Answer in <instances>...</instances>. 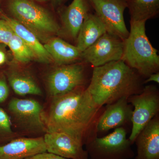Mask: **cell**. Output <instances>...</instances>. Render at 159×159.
I'll return each mask as SVG.
<instances>
[{
	"instance_id": "7402d4cb",
	"label": "cell",
	"mask_w": 159,
	"mask_h": 159,
	"mask_svg": "<svg viewBox=\"0 0 159 159\" xmlns=\"http://www.w3.org/2000/svg\"><path fill=\"white\" fill-rule=\"evenodd\" d=\"M15 33L7 21L0 19V43L8 45Z\"/></svg>"
},
{
	"instance_id": "9a60e30c",
	"label": "cell",
	"mask_w": 159,
	"mask_h": 159,
	"mask_svg": "<svg viewBox=\"0 0 159 159\" xmlns=\"http://www.w3.org/2000/svg\"><path fill=\"white\" fill-rule=\"evenodd\" d=\"M89 12L85 0H73L62 14V25L60 34L76 42L80 30Z\"/></svg>"
},
{
	"instance_id": "52a82bcc",
	"label": "cell",
	"mask_w": 159,
	"mask_h": 159,
	"mask_svg": "<svg viewBox=\"0 0 159 159\" xmlns=\"http://www.w3.org/2000/svg\"><path fill=\"white\" fill-rule=\"evenodd\" d=\"M133 107L131 132L129 139L133 144L138 135L159 112V91L156 86L146 85L141 93L129 97Z\"/></svg>"
},
{
	"instance_id": "9c48e42d",
	"label": "cell",
	"mask_w": 159,
	"mask_h": 159,
	"mask_svg": "<svg viewBox=\"0 0 159 159\" xmlns=\"http://www.w3.org/2000/svg\"><path fill=\"white\" fill-rule=\"evenodd\" d=\"M101 20L107 32L124 41L129 31L124 18V12L127 7L126 0H88Z\"/></svg>"
},
{
	"instance_id": "603a6c76",
	"label": "cell",
	"mask_w": 159,
	"mask_h": 159,
	"mask_svg": "<svg viewBox=\"0 0 159 159\" xmlns=\"http://www.w3.org/2000/svg\"><path fill=\"white\" fill-rule=\"evenodd\" d=\"M11 118L3 109L0 108V133L13 137Z\"/></svg>"
},
{
	"instance_id": "3957f363",
	"label": "cell",
	"mask_w": 159,
	"mask_h": 159,
	"mask_svg": "<svg viewBox=\"0 0 159 159\" xmlns=\"http://www.w3.org/2000/svg\"><path fill=\"white\" fill-rule=\"evenodd\" d=\"M146 21L131 22L128 37L124 41L122 60L144 79L159 72V56L145 31Z\"/></svg>"
},
{
	"instance_id": "cb8c5ba5",
	"label": "cell",
	"mask_w": 159,
	"mask_h": 159,
	"mask_svg": "<svg viewBox=\"0 0 159 159\" xmlns=\"http://www.w3.org/2000/svg\"><path fill=\"white\" fill-rule=\"evenodd\" d=\"M24 159H68L63 157L59 156L54 154L50 153V152H45L42 153L37 154L33 156L29 157L26 158Z\"/></svg>"
},
{
	"instance_id": "44dd1931",
	"label": "cell",
	"mask_w": 159,
	"mask_h": 159,
	"mask_svg": "<svg viewBox=\"0 0 159 159\" xmlns=\"http://www.w3.org/2000/svg\"><path fill=\"white\" fill-rule=\"evenodd\" d=\"M7 46L11 50L15 59L18 62L26 63L35 60L32 51L15 33Z\"/></svg>"
},
{
	"instance_id": "ba28073f",
	"label": "cell",
	"mask_w": 159,
	"mask_h": 159,
	"mask_svg": "<svg viewBox=\"0 0 159 159\" xmlns=\"http://www.w3.org/2000/svg\"><path fill=\"white\" fill-rule=\"evenodd\" d=\"M8 109L15 124L20 129L31 133L47 132L42 107L37 101L12 98L9 102Z\"/></svg>"
},
{
	"instance_id": "ac0fdd59",
	"label": "cell",
	"mask_w": 159,
	"mask_h": 159,
	"mask_svg": "<svg viewBox=\"0 0 159 159\" xmlns=\"http://www.w3.org/2000/svg\"><path fill=\"white\" fill-rule=\"evenodd\" d=\"M106 32L105 25L97 15L89 12L80 30L75 46L83 52Z\"/></svg>"
},
{
	"instance_id": "277c9868",
	"label": "cell",
	"mask_w": 159,
	"mask_h": 159,
	"mask_svg": "<svg viewBox=\"0 0 159 159\" xmlns=\"http://www.w3.org/2000/svg\"><path fill=\"white\" fill-rule=\"evenodd\" d=\"M8 9L13 18L34 33L41 43L60 34L61 27L53 15L31 0H10Z\"/></svg>"
},
{
	"instance_id": "83f0119b",
	"label": "cell",
	"mask_w": 159,
	"mask_h": 159,
	"mask_svg": "<svg viewBox=\"0 0 159 159\" xmlns=\"http://www.w3.org/2000/svg\"><path fill=\"white\" fill-rule=\"evenodd\" d=\"M53 2H55L60 3L61 2H62L63 1H65V0H52Z\"/></svg>"
},
{
	"instance_id": "d4e9b609",
	"label": "cell",
	"mask_w": 159,
	"mask_h": 159,
	"mask_svg": "<svg viewBox=\"0 0 159 159\" xmlns=\"http://www.w3.org/2000/svg\"><path fill=\"white\" fill-rule=\"evenodd\" d=\"M9 95V87L6 81L4 80L0 79V103L4 102Z\"/></svg>"
},
{
	"instance_id": "f546056e",
	"label": "cell",
	"mask_w": 159,
	"mask_h": 159,
	"mask_svg": "<svg viewBox=\"0 0 159 159\" xmlns=\"http://www.w3.org/2000/svg\"><path fill=\"white\" fill-rule=\"evenodd\" d=\"M0 1H1V0H0Z\"/></svg>"
},
{
	"instance_id": "ffe728a7",
	"label": "cell",
	"mask_w": 159,
	"mask_h": 159,
	"mask_svg": "<svg viewBox=\"0 0 159 159\" xmlns=\"http://www.w3.org/2000/svg\"><path fill=\"white\" fill-rule=\"evenodd\" d=\"M8 80L11 88L20 96L26 95H41V90L34 79L23 72L13 71L9 73Z\"/></svg>"
},
{
	"instance_id": "e0dca14e",
	"label": "cell",
	"mask_w": 159,
	"mask_h": 159,
	"mask_svg": "<svg viewBox=\"0 0 159 159\" xmlns=\"http://www.w3.org/2000/svg\"><path fill=\"white\" fill-rule=\"evenodd\" d=\"M2 18L7 21L14 33L22 40L32 51L35 60L44 63L53 62L50 54L34 33L13 18L2 15Z\"/></svg>"
},
{
	"instance_id": "5bb4252c",
	"label": "cell",
	"mask_w": 159,
	"mask_h": 159,
	"mask_svg": "<svg viewBox=\"0 0 159 159\" xmlns=\"http://www.w3.org/2000/svg\"><path fill=\"white\" fill-rule=\"evenodd\" d=\"M135 159H159V116H156L137 136Z\"/></svg>"
},
{
	"instance_id": "5b68a950",
	"label": "cell",
	"mask_w": 159,
	"mask_h": 159,
	"mask_svg": "<svg viewBox=\"0 0 159 159\" xmlns=\"http://www.w3.org/2000/svg\"><path fill=\"white\" fill-rule=\"evenodd\" d=\"M91 66L84 61L58 66L48 77V91L52 97H58L78 89L86 88L92 74Z\"/></svg>"
},
{
	"instance_id": "4fadbf2b",
	"label": "cell",
	"mask_w": 159,
	"mask_h": 159,
	"mask_svg": "<svg viewBox=\"0 0 159 159\" xmlns=\"http://www.w3.org/2000/svg\"><path fill=\"white\" fill-rule=\"evenodd\" d=\"M45 152L43 137L19 138L0 145V159H24Z\"/></svg>"
},
{
	"instance_id": "d6986e66",
	"label": "cell",
	"mask_w": 159,
	"mask_h": 159,
	"mask_svg": "<svg viewBox=\"0 0 159 159\" xmlns=\"http://www.w3.org/2000/svg\"><path fill=\"white\" fill-rule=\"evenodd\" d=\"M131 22L147 21L159 13V0H126Z\"/></svg>"
},
{
	"instance_id": "6da1fadb",
	"label": "cell",
	"mask_w": 159,
	"mask_h": 159,
	"mask_svg": "<svg viewBox=\"0 0 159 159\" xmlns=\"http://www.w3.org/2000/svg\"><path fill=\"white\" fill-rule=\"evenodd\" d=\"M86 88L52 97L48 113L43 115L47 132L67 134L84 145L97 136L96 125L102 108L95 104Z\"/></svg>"
},
{
	"instance_id": "7a4b0ae2",
	"label": "cell",
	"mask_w": 159,
	"mask_h": 159,
	"mask_svg": "<svg viewBox=\"0 0 159 159\" xmlns=\"http://www.w3.org/2000/svg\"><path fill=\"white\" fill-rule=\"evenodd\" d=\"M145 80L120 60L93 68L86 90L95 104L102 108L121 98L140 93Z\"/></svg>"
},
{
	"instance_id": "484cf974",
	"label": "cell",
	"mask_w": 159,
	"mask_h": 159,
	"mask_svg": "<svg viewBox=\"0 0 159 159\" xmlns=\"http://www.w3.org/2000/svg\"><path fill=\"white\" fill-rule=\"evenodd\" d=\"M154 82L159 84V72L151 74L144 80V84H146L150 82Z\"/></svg>"
},
{
	"instance_id": "30bf717a",
	"label": "cell",
	"mask_w": 159,
	"mask_h": 159,
	"mask_svg": "<svg viewBox=\"0 0 159 159\" xmlns=\"http://www.w3.org/2000/svg\"><path fill=\"white\" fill-rule=\"evenodd\" d=\"M124 41L106 32L82 52V60L93 68L122 59Z\"/></svg>"
},
{
	"instance_id": "8fae6325",
	"label": "cell",
	"mask_w": 159,
	"mask_h": 159,
	"mask_svg": "<svg viewBox=\"0 0 159 159\" xmlns=\"http://www.w3.org/2000/svg\"><path fill=\"white\" fill-rule=\"evenodd\" d=\"M43 139L47 152L67 159H89L83 143L72 136L62 132H48Z\"/></svg>"
},
{
	"instance_id": "f1b7e54d",
	"label": "cell",
	"mask_w": 159,
	"mask_h": 159,
	"mask_svg": "<svg viewBox=\"0 0 159 159\" xmlns=\"http://www.w3.org/2000/svg\"><path fill=\"white\" fill-rule=\"evenodd\" d=\"M35 2H47L48 0H34Z\"/></svg>"
},
{
	"instance_id": "8992f818",
	"label": "cell",
	"mask_w": 159,
	"mask_h": 159,
	"mask_svg": "<svg viewBox=\"0 0 159 159\" xmlns=\"http://www.w3.org/2000/svg\"><path fill=\"white\" fill-rule=\"evenodd\" d=\"M123 127L115 129L107 135L95 137L86 144L90 159H129L134 156L132 142Z\"/></svg>"
},
{
	"instance_id": "4316f807",
	"label": "cell",
	"mask_w": 159,
	"mask_h": 159,
	"mask_svg": "<svg viewBox=\"0 0 159 159\" xmlns=\"http://www.w3.org/2000/svg\"><path fill=\"white\" fill-rule=\"evenodd\" d=\"M6 60V54L3 51L0 50V66L5 63Z\"/></svg>"
},
{
	"instance_id": "7c38bea8",
	"label": "cell",
	"mask_w": 159,
	"mask_h": 159,
	"mask_svg": "<svg viewBox=\"0 0 159 159\" xmlns=\"http://www.w3.org/2000/svg\"><path fill=\"white\" fill-rule=\"evenodd\" d=\"M128 98L123 97L111 104L107 105L101 114L96 127L98 134L104 133L111 129L123 127L131 122L133 107L128 102Z\"/></svg>"
},
{
	"instance_id": "2e32d148",
	"label": "cell",
	"mask_w": 159,
	"mask_h": 159,
	"mask_svg": "<svg viewBox=\"0 0 159 159\" xmlns=\"http://www.w3.org/2000/svg\"><path fill=\"white\" fill-rule=\"evenodd\" d=\"M43 46L57 66L83 61L82 52L76 46L61 38H51Z\"/></svg>"
}]
</instances>
